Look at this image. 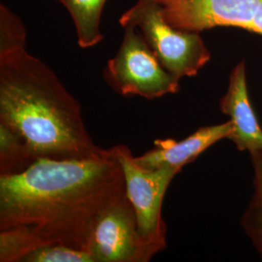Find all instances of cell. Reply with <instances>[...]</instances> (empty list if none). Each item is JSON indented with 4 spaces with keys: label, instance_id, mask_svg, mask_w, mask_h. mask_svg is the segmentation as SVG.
Masks as SVG:
<instances>
[{
    "label": "cell",
    "instance_id": "12",
    "mask_svg": "<svg viewBox=\"0 0 262 262\" xmlns=\"http://www.w3.org/2000/svg\"><path fill=\"white\" fill-rule=\"evenodd\" d=\"M250 156L253 168V192L241 219V225L262 258V152Z\"/></svg>",
    "mask_w": 262,
    "mask_h": 262
},
{
    "label": "cell",
    "instance_id": "5",
    "mask_svg": "<svg viewBox=\"0 0 262 262\" xmlns=\"http://www.w3.org/2000/svg\"><path fill=\"white\" fill-rule=\"evenodd\" d=\"M124 178L125 194L134 209L138 231L159 252L166 248L167 227L162 219V203L169 186L182 169H149L141 166L125 145L111 148Z\"/></svg>",
    "mask_w": 262,
    "mask_h": 262
},
{
    "label": "cell",
    "instance_id": "14",
    "mask_svg": "<svg viewBox=\"0 0 262 262\" xmlns=\"http://www.w3.org/2000/svg\"><path fill=\"white\" fill-rule=\"evenodd\" d=\"M21 262H94V259L85 250L62 244H52L30 252Z\"/></svg>",
    "mask_w": 262,
    "mask_h": 262
},
{
    "label": "cell",
    "instance_id": "6",
    "mask_svg": "<svg viewBox=\"0 0 262 262\" xmlns=\"http://www.w3.org/2000/svg\"><path fill=\"white\" fill-rule=\"evenodd\" d=\"M86 251L94 262H148L159 253L139 233L126 194L98 216L89 236Z\"/></svg>",
    "mask_w": 262,
    "mask_h": 262
},
{
    "label": "cell",
    "instance_id": "7",
    "mask_svg": "<svg viewBox=\"0 0 262 262\" xmlns=\"http://www.w3.org/2000/svg\"><path fill=\"white\" fill-rule=\"evenodd\" d=\"M164 19L181 30L200 33L217 27L251 30L261 0H157Z\"/></svg>",
    "mask_w": 262,
    "mask_h": 262
},
{
    "label": "cell",
    "instance_id": "9",
    "mask_svg": "<svg viewBox=\"0 0 262 262\" xmlns=\"http://www.w3.org/2000/svg\"><path fill=\"white\" fill-rule=\"evenodd\" d=\"M231 133L232 125L230 121L202 126L184 140L157 139L154 142L155 147L151 150L135 159L145 168L183 169L219 141L228 139Z\"/></svg>",
    "mask_w": 262,
    "mask_h": 262
},
{
    "label": "cell",
    "instance_id": "2",
    "mask_svg": "<svg viewBox=\"0 0 262 262\" xmlns=\"http://www.w3.org/2000/svg\"><path fill=\"white\" fill-rule=\"evenodd\" d=\"M0 122L28 143L36 159L100 158L82 107L49 66L26 50L0 56Z\"/></svg>",
    "mask_w": 262,
    "mask_h": 262
},
{
    "label": "cell",
    "instance_id": "13",
    "mask_svg": "<svg viewBox=\"0 0 262 262\" xmlns=\"http://www.w3.org/2000/svg\"><path fill=\"white\" fill-rule=\"evenodd\" d=\"M27 30L19 19L11 10L1 4L0 6V56L26 50Z\"/></svg>",
    "mask_w": 262,
    "mask_h": 262
},
{
    "label": "cell",
    "instance_id": "10",
    "mask_svg": "<svg viewBox=\"0 0 262 262\" xmlns=\"http://www.w3.org/2000/svg\"><path fill=\"white\" fill-rule=\"evenodd\" d=\"M68 11L75 26L78 44L83 49L97 45L103 36L100 19L107 0H58Z\"/></svg>",
    "mask_w": 262,
    "mask_h": 262
},
{
    "label": "cell",
    "instance_id": "1",
    "mask_svg": "<svg viewBox=\"0 0 262 262\" xmlns=\"http://www.w3.org/2000/svg\"><path fill=\"white\" fill-rule=\"evenodd\" d=\"M125 194L111 148L94 159H38L15 176H0V230L23 227L35 250L62 244L86 251L105 209Z\"/></svg>",
    "mask_w": 262,
    "mask_h": 262
},
{
    "label": "cell",
    "instance_id": "8",
    "mask_svg": "<svg viewBox=\"0 0 262 262\" xmlns=\"http://www.w3.org/2000/svg\"><path fill=\"white\" fill-rule=\"evenodd\" d=\"M220 107L222 113L229 117L232 133L228 139L233 142L237 150H247L250 155L262 152V127L249 97L244 60L232 69Z\"/></svg>",
    "mask_w": 262,
    "mask_h": 262
},
{
    "label": "cell",
    "instance_id": "15",
    "mask_svg": "<svg viewBox=\"0 0 262 262\" xmlns=\"http://www.w3.org/2000/svg\"><path fill=\"white\" fill-rule=\"evenodd\" d=\"M250 32H253V33H257V34L262 35V0L260 1L258 10L256 12V15L253 19V26L251 28Z\"/></svg>",
    "mask_w": 262,
    "mask_h": 262
},
{
    "label": "cell",
    "instance_id": "11",
    "mask_svg": "<svg viewBox=\"0 0 262 262\" xmlns=\"http://www.w3.org/2000/svg\"><path fill=\"white\" fill-rule=\"evenodd\" d=\"M36 160L25 139L0 122V176L21 174Z\"/></svg>",
    "mask_w": 262,
    "mask_h": 262
},
{
    "label": "cell",
    "instance_id": "4",
    "mask_svg": "<svg viewBox=\"0 0 262 262\" xmlns=\"http://www.w3.org/2000/svg\"><path fill=\"white\" fill-rule=\"evenodd\" d=\"M123 28L120 49L104 69L106 83L122 96L156 99L177 94L180 80L160 63L139 29Z\"/></svg>",
    "mask_w": 262,
    "mask_h": 262
},
{
    "label": "cell",
    "instance_id": "3",
    "mask_svg": "<svg viewBox=\"0 0 262 262\" xmlns=\"http://www.w3.org/2000/svg\"><path fill=\"white\" fill-rule=\"evenodd\" d=\"M119 21L122 28H138L160 63L179 80L196 75L211 59L199 33L169 25L157 0H137Z\"/></svg>",
    "mask_w": 262,
    "mask_h": 262
}]
</instances>
